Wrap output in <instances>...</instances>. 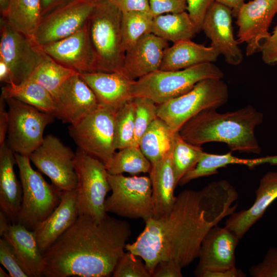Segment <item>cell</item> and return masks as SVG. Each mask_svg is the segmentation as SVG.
Returning <instances> with one entry per match:
<instances>
[{"label":"cell","mask_w":277,"mask_h":277,"mask_svg":"<svg viewBox=\"0 0 277 277\" xmlns=\"http://www.w3.org/2000/svg\"><path fill=\"white\" fill-rule=\"evenodd\" d=\"M236 208L231 195L220 187L184 190L168 214L145 222L143 231L126 250L141 257L151 275L162 261H173L184 268L198 258L208 231Z\"/></svg>","instance_id":"obj_1"},{"label":"cell","mask_w":277,"mask_h":277,"mask_svg":"<svg viewBox=\"0 0 277 277\" xmlns=\"http://www.w3.org/2000/svg\"><path fill=\"white\" fill-rule=\"evenodd\" d=\"M131 235L129 223L109 216L79 215L44 253L46 277L112 275Z\"/></svg>","instance_id":"obj_2"},{"label":"cell","mask_w":277,"mask_h":277,"mask_svg":"<svg viewBox=\"0 0 277 277\" xmlns=\"http://www.w3.org/2000/svg\"><path fill=\"white\" fill-rule=\"evenodd\" d=\"M263 119V114L250 105L225 113L207 109L187 121L178 132L194 145L217 142L226 144L231 151L259 154L261 148L255 129Z\"/></svg>","instance_id":"obj_3"},{"label":"cell","mask_w":277,"mask_h":277,"mask_svg":"<svg viewBox=\"0 0 277 277\" xmlns=\"http://www.w3.org/2000/svg\"><path fill=\"white\" fill-rule=\"evenodd\" d=\"M122 16V12L109 0H98L87 19L95 72L122 73L126 53Z\"/></svg>","instance_id":"obj_4"},{"label":"cell","mask_w":277,"mask_h":277,"mask_svg":"<svg viewBox=\"0 0 277 277\" xmlns=\"http://www.w3.org/2000/svg\"><path fill=\"white\" fill-rule=\"evenodd\" d=\"M223 77V71L213 63L179 70H159L134 81L132 97H146L158 105L187 93L203 80Z\"/></svg>","instance_id":"obj_5"},{"label":"cell","mask_w":277,"mask_h":277,"mask_svg":"<svg viewBox=\"0 0 277 277\" xmlns=\"http://www.w3.org/2000/svg\"><path fill=\"white\" fill-rule=\"evenodd\" d=\"M14 155L23 191L18 223L34 231L58 205L63 191L32 168L29 156L16 152Z\"/></svg>","instance_id":"obj_6"},{"label":"cell","mask_w":277,"mask_h":277,"mask_svg":"<svg viewBox=\"0 0 277 277\" xmlns=\"http://www.w3.org/2000/svg\"><path fill=\"white\" fill-rule=\"evenodd\" d=\"M228 98V86L222 78L204 79L187 93L158 105L157 117L173 132H178L198 113L207 109H216L226 104Z\"/></svg>","instance_id":"obj_7"},{"label":"cell","mask_w":277,"mask_h":277,"mask_svg":"<svg viewBox=\"0 0 277 277\" xmlns=\"http://www.w3.org/2000/svg\"><path fill=\"white\" fill-rule=\"evenodd\" d=\"M77 176L76 205L79 215H88L96 220L107 213L105 202L111 190L109 173L100 160L78 148L74 157Z\"/></svg>","instance_id":"obj_8"},{"label":"cell","mask_w":277,"mask_h":277,"mask_svg":"<svg viewBox=\"0 0 277 277\" xmlns=\"http://www.w3.org/2000/svg\"><path fill=\"white\" fill-rule=\"evenodd\" d=\"M112 193L105 202V211L120 216L142 219L154 217L152 186L149 177L108 174Z\"/></svg>","instance_id":"obj_9"},{"label":"cell","mask_w":277,"mask_h":277,"mask_svg":"<svg viewBox=\"0 0 277 277\" xmlns=\"http://www.w3.org/2000/svg\"><path fill=\"white\" fill-rule=\"evenodd\" d=\"M117 110L100 104L94 111L68 127L69 134L78 148L105 165L116 152L114 142Z\"/></svg>","instance_id":"obj_10"},{"label":"cell","mask_w":277,"mask_h":277,"mask_svg":"<svg viewBox=\"0 0 277 277\" xmlns=\"http://www.w3.org/2000/svg\"><path fill=\"white\" fill-rule=\"evenodd\" d=\"M8 106V144L14 152L29 156L42 143L45 128L54 116L14 98Z\"/></svg>","instance_id":"obj_11"},{"label":"cell","mask_w":277,"mask_h":277,"mask_svg":"<svg viewBox=\"0 0 277 277\" xmlns=\"http://www.w3.org/2000/svg\"><path fill=\"white\" fill-rule=\"evenodd\" d=\"M0 60L8 66L15 84L27 80L49 57L34 38L17 30L3 17L0 19Z\"/></svg>","instance_id":"obj_12"},{"label":"cell","mask_w":277,"mask_h":277,"mask_svg":"<svg viewBox=\"0 0 277 277\" xmlns=\"http://www.w3.org/2000/svg\"><path fill=\"white\" fill-rule=\"evenodd\" d=\"M75 154L58 137L49 134L29 157L38 170L49 177L52 184L64 192L76 188Z\"/></svg>","instance_id":"obj_13"},{"label":"cell","mask_w":277,"mask_h":277,"mask_svg":"<svg viewBox=\"0 0 277 277\" xmlns=\"http://www.w3.org/2000/svg\"><path fill=\"white\" fill-rule=\"evenodd\" d=\"M97 1L71 0L55 8L41 18L34 39L42 46L74 33L86 24Z\"/></svg>","instance_id":"obj_14"},{"label":"cell","mask_w":277,"mask_h":277,"mask_svg":"<svg viewBox=\"0 0 277 277\" xmlns=\"http://www.w3.org/2000/svg\"><path fill=\"white\" fill-rule=\"evenodd\" d=\"M277 13V0H252L244 3L235 18L237 41L246 43L247 56L261 52L269 37V28Z\"/></svg>","instance_id":"obj_15"},{"label":"cell","mask_w":277,"mask_h":277,"mask_svg":"<svg viewBox=\"0 0 277 277\" xmlns=\"http://www.w3.org/2000/svg\"><path fill=\"white\" fill-rule=\"evenodd\" d=\"M239 240L226 226L212 227L202 242L195 275L208 277L210 273L236 268L235 251Z\"/></svg>","instance_id":"obj_16"},{"label":"cell","mask_w":277,"mask_h":277,"mask_svg":"<svg viewBox=\"0 0 277 277\" xmlns=\"http://www.w3.org/2000/svg\"><path fill=\"white\" fill-rule=\"evenodd\" d=\"M53 98V115L70 125L77 123L100 105L92 89L77 72L61 86Z\"/></svg>","instance_id":"obj_17"},{"label":"cell","mask_w":277,"mask_h":277,"mask_svg":"<svg viewBox=\"0 0 277 277\" xmlns=\"http://www.w3.org/2000/svg\"><path fill=\"white\" fill-rule=\"evenodd\" d=\"M231 10L214 2L204 19L202 30L211 41L213 47L229 65L237 66L243 60L239 43L234 38L232 26Z\"/></svg>","instance_id":"obj_18"},{"label":"cell","mask_w":277,"mask_h":277,"mask_svg":"<svg viewBox=\"0 0 277 277\" xmlns=\"http://www.w3.org/2000/svg\"><path fill=\"white\" fill-rule=\"evenodd\" d=\"M41 47L54 61L77 73L95 72L94 53L87 23L71 35Z\"/></svg>","instance_id":"obj_19"},{"label":"cell","mask_w":277,"mask_h":277,"mask_svg":"<svg viewBox=\"0 0 277 277\" xmlns=\"http://www.w3.org/2000/svg\"><path fill=\"white\" fill-rule=\"evenodd\" d=\"M168 41L149 33L141 37L126 51L122 73L136 80L160 70Z\"/></svg>","instance_id":"obj_20"},{"label":"cell","mask_w":277,"mask_h":277,"mask_svg":"<svg viewBox=\"0 0 277 277\" xmlns=\"http://www.w3.org/2000/svg\"><path fill=\"white\" fill-rule=\"evenodd\" d=\"M256 197L249 208L234 212L226 220L225 225L239 240L264 215L277 199V171H268L261 179L255 190Z\"/></svg>","instance_id":"obj_21"},{"label":"cell","mask_w":277,"mask_h":277,"mask_svg":"<svg viewBox=\"0 0 277 277\" xmlns=\"http://www.w3.org/2000/svg\"><path fill=\"white\" fill-rule=\"evenodd\" d=\"M80 75L92 89L100 104L118 110L132 98L135 80L121 73L96 71Z\"/></svg>","instance_id":"obj_22"},{"label":"cell","mask_w":277,"mask_h":277,"mask_svg":"<svg viewBox=\"0 0 277 277\" xmlns=\"http://www.w3.org/2000/svg\"><path fill=\"white\" fill-rule=\"evenodd\" d=\"M78 215L75 189L64 191L58 205L34 231L43 254L75 222Z\"/></svg>","instance_id":"obj_23"},{"label":"cell","mask_w":277,"mask_h":277,"mask_svg":"<svg viewBox=\"0 0 277 277\" xmlns=\"http://www.w3.org/2000/svg\"><path fill=\"white\" fill-rule=\"evenodd\" d=\"M0 236L12 245L22 268L29 277L45 276V260L34 231L20 223H11Z\"/></svg>","instance_id":"obj_24"},{"label":"cell","mask_w":277,"mask_h":277,"mask_svg":"<svg viewBox=\"0 0 277 277\" xmlns=\"http://www.w3.org/2000/svg\"><path fill=\"white\" fill-rule=\"evenodd\" d=\"M14 152L6 142L0 146V211L12 224L18 223L22 186L16 176Z\"/></svg>","instance_id":"obj_25"},{"label":"cell","mask_w":277,"mask_h":277,"mask_svg":"<svg viewBox=\"0 0 277 277\" xmlns=\"http://www.w3.org/2000/svg\"><path fill=\"white\" fill-rule=\"evenodd\" d=\"M152 186V200L155 218L168 214L176 201L177 185L173 168L171 150L161 160L151 163L149 172Z\"/></svg>","instance_id":"obj_26"},{"label":"cell","mask_w":277,"mask_h":277,"mask_svg":"<svg viewBox=\"0 0 277 277\" xmlns=\"http://www.w3.org/2000/svg\"><path fill=\"white\" fill-rule=\"evenodd\" d=\"M220 55L211 46L206 47L191 39L182 40L166 49L160 70H179L203 63H214Z\"/></svg>","instance_id":"obj_27"},{"label":"cell","mask_w":277,"mask_h":277,"mask_svg":"<svg viewBox=\"0 0 277 277\" xmlns=\"http://www.w3.org/2000/svg\"><path fill=\"white\" fill-rule=\"evenodd\" d=\"M197 32L195 25L186 11L154 17L151 33L173 43L189 39Z\"/></svg>","instance_id":"obj_28"},{"label":"cell","mask_w":277,"mask_h":277,"mask_svg":"<svg viewBox=\"0 0 277 277\" xmlns=\"http://www.w3.org/2000/svg\"><path fill=\"white\" fill-rule=\"evenodd\" d=\"M174 133L159 117L150 124L142 137L139 147L151 164L161 160L170 151Z\"/></svg>","instance_id":"obj_29"},{"label":"cell","mask_w":277,"mask_h":277,"mask_svg":"<svg viewBox=\"0 0 277 277\" xmlns=\"http://www.w3.org/2000/svg\"><path fill=\"white\" fill-rule=\"evenodd\" d=\"M1 97L14 98L38 110L53 114L54 102L51 94L36 82L26 80L19 84L11 83L2 87Z\"/></svg>","instance_id":"obj_30"},{"label":"cell","mask_w":277,"mask_h":277,"mask_svg":"<svg viewBox=\"0 0 277 277\" xmlns=\"http://www.w3.org/2000/svg\"><path fill=\"white\" fill-rule=\"evenodd\" d=\"M15 28L34 38L41 20V0H10L5 17Z\"/></svg>","instance_id":"obj_31"},{"label":"cell","mask_w":277,"mask_h":277,"mask_svg":"<svg viewBox=\"0 0 277 277\" xmlns=\"http://www.w3.org/2000/svg\"><path fill=\"white\" fill-rule=\"evenodd\" d=\"M105 166L108 173L111 174L126 172L135 175L149 173L151 164L140 147L131 145L115 152Z\"/></svg>","instance_id":"obj_32"},{"label":"cell","mask_w":277,"mask_h":277,"mask_svg":"<svg viewBox=\"0 0 277 277\" xmlns=\"http://www.w3.org/2000/svg\"><path fill=\"white\" fill-rule=\"evenodd\" d=\"M231 152L224 154H215L204 151L195 167L185 174L179 181L178 184L183 186L194 179L216 174L219 169L225 167L228 165L250 166L251 159L234 156L232 155Z\"/></svg>","instance_id":"obj_33"},{"label":"cell","mask_w":277,"mask_h":277,"mask_svg":"<svg viewBox=\"0 0 277 277\" xmlns=\"http://www.w3.org/2000/svg\"><path fill=\"white\" fill-rule=\"evenodd\" d=\"M204 152L201 146L187 142L181 137L179 132H175L171 155L177 185L181 179L195 167Z\"/></svg>","instance_id":"obj_34"},{"label":"cell","mask_w":277,"mask_h":277,"mask_svg":"<svg viewBox=\"0 0 277 277\" xmlns=\"http://www.w3.org/2000/svg\"><path fill=\"white\" fill-rule=\"evenodd\" d=\"M75 73L49 56L33 71L27 80L37 83L47 90L53 97L61 86Z\"/></svg>","instance_id":"obj_35"},{"label":"cell","mask_w":277,"mask_h":277,"mask_svg":"<svg viewBox=\"0 0 277 277\" xmlns=\"http://www.w3.org/2000/svg\"><path fill=\"white\" fill-rule=\"evenodd\" d=\"M153 18L150 11L122 13L121 27L126 51L143 35L151 33Z\"/></svg>","instance_id":"obj_36"},{"label":"cell","mask_w":277,"mask_h":277,"mask_svg":"<svg viewBox=\"0 0 277 277\" xmlns=\"http://www.w3.org/2000/svg\"><path fill=\"white\" fill-rule=\"evenodd\" d=\"M132 98L125 103L116 112L114 142L115 150L132 145L135 119V107Z\"/></svg>","instance_id":"obj_37"},{"label":"cell","mask_w":277,"mask_h":277,"mask_svg":"<svg viewBox=\"0 0 277 277\" xmlns=\"http://www.w3.org/2000/svg\"><path fill=\"white\" fill-rule=\"evenodd\" d=\"M132 99L135 107V119L132 145L139 147L144 133L152 122L158 117L157 105L146 97L138 96Z\"/></svg>","instance_id":"obj_38"},{"label":"cell","mask_w":277,"mask_h":277,"mask_svg":"<svg viewBox=\"0 0 277 277\" xmlns=\"http://www.w3.org/2000/svg\"><path fill=\"white\" fill-rule=\"evenodd\" d=\"M143 259L128 251L121 256L112 273L113 277H151Z\"/></svg>","instance_id":"obj_39"},{"label":"cell","mask_w":277,"mask_h":277,"mask_svg":"<svg viewBox=\"0 0 277 277\" xmlns=\"http://www.w3.org/2000/svg\"><path fill=\"white\" fill-rule=\"evenodd\" d=\"M0 262L11 277H29L22 268L12 245L6 239H0Z\"/></svg>","instance_id":"obj_40"},{"label":"cell","mask_w":277,"mask_h":277,"mask_svg":"<svg viewBox=\"0 0 277 277\" xmlns=\"http://www.w3.org/2000/svg\"><path fill=\"white\" fill-rule=\"evenodd\" d=\"M252 277H277V248L271 247L263 260L249 270Z\"/></svg>","instance_id":"obj_41"},{"label":"cell","mask_w":277,"mask_h":277,"mask_svg":"<svg viewBox=\"0 0 277 277\" xmlns=\"http://www.w3.org/2000/svg\"><path fill=\"white\" fill-rule=\"evenodd\" d=\"M187 11L195 26L197 32L202 31L207 11L215 0H186Z\"/></svg>","instance_id":"obj_42"},{"label":"cell","mask_w":277,"mask_h":277,"mask_svg":"<svg viewBox=\"0 0 277 277\" xmlns=\"http://www.w3.org/2000/svg\"><path fill=\"white\" fill-rule=\"evenodd\" d=\"M149 10L154 16L187 10L186 0H148Z\"/></svg>","instance_id":"obj_43"},{"label":"cell","mask_w":277,"mask_h":277,"mask_svg":"<svg viewBox=\"0 0 277 277\" xmlns=\"http://www.w3.org/2000/svg\"><path fill=\"white\" fill-rule=\"evenodd\" d=\"M261 52L262 61L265 64L277 65V25L264 42Z\"/></svg>","instance_id":"obj_44"},{"label":"cell","mask_w":277,"mask_h":277,"mask_svg":"<svg viewBox=\"0 0 277 277\" xmlns=\"http://www.w3.org/2000/svg\"><path fill=\"white\" fill-rule=\"evenodd\" d=\"M182 268L173 261H162L155 266L152 277H182Z\"/></svg>","instance_id":"obj_45"},{"label":"cell","mask_w":277,"mask_h":277,"mask_svg":"<svg viewBox=\"0 0 277 277\" xmlns=\"http://www.w3.org/2000/svg\"><path fill=\"white\" fill-rule=\"evenodd\" d=\"M122 13L132 11H150L148 0H109Z\"/></svg>","instance_id":"obj_46"},{"label":"cell","mask_w":277,"mask_h":277,"mask_svg":"<svg viewBox=\"0 0 277 277\" xmlns=\"http://www.w3.org/2000/svg\"><path fill=\"white\" fill-rule=\"evenodd\" d=\"M6 100L0 97V146L6 143L9 126V113L6 110Z\"/></svg>","instance_id":"obj_47"},{"label":"cell","mask_w":277,"mask_h":277,"mask_svg":"<svg viewBox=\"0 0 277 277\" xmlns=\"http://www.w3.org/2000/svg\"><path fill=\"white\" fill-rule=\"evenodd\" d=\"M70 1L71 0H41L42 18L55 8Z\"/></svg>","instance_id":"obj_48"},{"label":"cell","mask_w":277,"mask_h":277,"mask_svg":"<svg viewBox=\"0 0 277 277\" xmlns=\"http://www.w3.org/2000/svg\"><path fill=\"white\" fill-rule=\"evenodd\" d=\"M230 8L232 11V16L235 17L242 5L245 3V0H215Z\"/></svg>","instance_id":"obj_49"},{"label":"cell","mask_w":277,"mask_h":277,"mask_svg":"<svg viewBox=\"0 0 277 277\" xmlns=\"http://www.w3.org/2000/svg\"><path fill=\"white\" fill-rule=\"evenodd\" d=\"M0 81L1 82L9 84L13 83L11 71L6 64L0 60Z\"/></svg>","instance_id":"obj_50"},{"label":"cell","mask_w":277,"mask_h":277,"mask_svg":"<svg viewBox=\"0 0 277 277\" xmlns=\"http://www.w3.org/2000/svg\"><path fill=\"white\" fill-rule=\"evenodd\" d=\"M11 223L7 216L0 211V235L7 229Z\"/></svg>","instance_id":"obj_51"},{"label":"cell","mask_w":277,"mask_h":277,"mask_svg":"<svg viewBox=\"0 0 277 277\" xmlns=\"http://www.w3.org/2000/svg\"><path fill=\"white\" fill-rule=\"evenodd\" d=\"M10 0H0V11L2 17H5L7 13Z\"/></svg>","instance_id":"obj_52"},{"label":"cell","mask_w":277,"mask_h":277,"mask_svg":"<svg viewBox=\"0 0 277 277\" xmlns=\"http://www.w3.org/2000/svg\"><path fill=\"white\" fill-rule=\"evenodd\" d=\"M0 276L1 277H9L10 276L9 274H7L3 269L0 267Z\"/></svg>","instance_id":"obj_53"},{"label":"cell","mask_w":277,"mask_h":277,"mask_svg":"<svg viewBox=\"0 0 277 277\" xmlns=\"http://www.w3.org/2000/svg\"><path fill=\"white\" fill-rule=\"evenodd\" d=\"M97 1H98V0H97Z\"/></svg>","instance_id":"obj_54"}]
</instances>
